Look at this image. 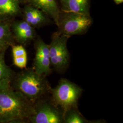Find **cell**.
<instances>
[{
	"label": "cell",
	"instance_id": "6da1fadb",
	"mask_svg": "<svg viewBox=\"0 0 123 123\" xmlns=\"http://www.w3.org/2000/svg\"><path fill=\"white\" fill-rule=\"evenodd\" d=\"M11 79L0 81V123H29L33 104L13 89Z\"/></svg>",
	"mask_w": 123,
	"mask_h": 123
},
{
	"label": "cell",
	"instance_id": "7a4b0ae2",
	"mask_svg": "<svg viewBox=\"0 0 123 123\" xmlns=\"http://www.w3.org/2000/svg\"><path fill=\"white\" fill-rule=\"evenodd\" d=\"M11 84L32 104L49 95L52 88L47 77L37 74L32 68L15 72L11 79Z\"/></svg>",
	"mask_w": 123,
	"mask_h": 123
},
{
	"label": "cell",
	"instance_id": "3957f363",
	"mask_svg": "<svg viewBox=\"0 0 123 123\" xmlns=\"http://www.w3.org/2000/svg\"><path fill=\"white\" fill-rule=\"evenodd\" d=\"M83 91V89L77 84L62 79L55 87L52 88L50 95L53 102L64 113L72 107L78 106Z\"/></svg>",
	"mask_w": 123,
	"mask_h": 123
},
{
	"label": "cell",
	"instance_id": "277c9868",
	"mask_svg": "<svg viewBox=\"0 0 123 123\" xmlns=\"http://www.w3.org/2000/svg\"><path fill=\"white\" fill-rule=\"evenodd\" d=\"M61 13L57 25L58 31L69 37L85 33L92 24L89 13Z\"/></svg>",
	"mask_w": 123,
	"mask_h": 123
},
{
	"label": "cell",
	"instance_id": "5b68a950",
	"mask_svg": "<svg viewBox=\"0 0 123 123\" xmlns=\"http://www.w3.org/2000/svg\"><path fill=\"white\" fill-rule=\"evenodd\" d=\"M69 38L57 31L53 33L49 44L51 65L59 74L64 73L69 65L70 56L67 47Z\"/></svg>",
	"mask_w": 123,
	"mask_h": 123
},
{
	"label": "cell",
	"instance_id": "8992f818",
	"mask_svg": "<svg viewBox=\"0 0 123 123\" xmlns=\"http://www.w3.org/2000/svg\"><path fill=\"white\" fill-rule=\"evenodd\" d=\"M63 116V111L53 102L49 94L33 104L29 123H64Z\"/></svg>",
	"mask_w": 123,
	"mask_h": 123
},
{
	"label": "cell",
	"instance_id": "52a82bcc",
	"mask_svg": "<svg viewBox=\"0 0 123 123\" xmlns=\"http://www.w3.org/2000/svg\"><path fill=\"white\" fill-rule=\"evenodd\" d=\"M34 41L35 57L32 68L37 74L48 77L52 73L49 45L40 37H36Z\"/></svg>",
	"mask_w": 123,
	"mask_h": 123
},
{
	"label": "cell",
	"instance_id": "ba28073f",
	"mask_svg": "<svg viewBox=\"0 0 123 123\" xmlns=\"http://www.w3.org/2000/svg\"><path fill=\"white\" fill-rule=\"evenodd\" d=\"M11 27L15 41L23 46L30 44L36 38L35 28L24 20L11 22Z\"/></svg>",
	"mask_w": 123,
	"mask_h": 123
},
{
	"label": "cell",
	"instance_id": "9c48e42d",
	"mask_svg": "<svg viewBox=\"0 0 123 123\" xmlns=\"http://www.w3.org/2000/svg\"><path fill=\"white\" fill-rule=\"evenodd\" d=\"M23 12V20L35 28L44 26L51 22L47 17V15L31 5L26 6Z\"/></svg>",
	"mask_w": 123,
	"mask_h": 123
},
{
	"label": "cell",
	"instance_id": "30bf717a",
	"mask_svg": "<svg viewBox=\"0 0 123 123\" xmlns=\"http://www.w3.org/2000/svg\"><path fill=\"white\" fill-rule=\"evenodd\" d=\"M26 2L41 10L57 25L61 12L56 0H27Z\"/></svg>",
	"mask_w": 123,
	"mask_h": 123
},
{
	"label": "cell",
	"instance_id": "8fae6325",
	"mask_svg": "<svg viewBox=\"0 0 123 123\" xmlns=\"http://www.w3.org/2000/svg\"><path fill=\"white\" fill-rule=\"evenodd\" d=\"M20 11L18 0H0V21L11 22Z\"/></svg>",
	"mask_w": 123,
	"mask_h": 123
},
{
	"label": "cell",
	"instance_id": "7c38bea8",
	"mask_svg": "<svg viewBox=\"0 0 123 123\" xmlns=\"http://www.w3.org/2000/svg\"><path fill=\"white\" fill-rule=\"evenodd\" d=\"M15 41L11 22L0 21V53H6L10 47L15 44Z\"/></svg>",
	"mask_w": 123,
	"mask_h": 123
},
{
	"label": "cell",
	"instance_id": "4fadbf2b",
	"mask_svg": "<svg viewBox=\"0 0 123 123\" xmlns=\"http://www.w3.org/2000/svg\"><path fill=\"white\" fill-rule=\"evenodd\" d=\"M65 12L89 13V0H59Z\"/></svg>",
	"mask_w": 123,
	"mask_h": 123
},
{
	"label": "cell",
	"instance_id": "5bb4252c",
	"mask_svg": "<svg viewBox=\"0 0 123 123\" xmlns=\"http://www.w3.org/2000/svg\"><path fill=\"white\" fill-rule=\"evenodd\" d=\"M64 123H103L101 120H88L79 112L78 106L72 107L64 112Z\"/></svg>",
	"mask_w": 123,
	"mask_h": 123
},
{
	"label": "cell",
	"instance_id": "9a60e30c",
	"mask_svg": "<svg viewBox=\"0 0 123 123\" xmlns=\"http://www.w3.org/2000/svg\"><path fill=\"white\" fill-rule=\"evenodd\" d=\"M5 53H0V81L6 78H12L15 73L6 65L5 60Z\"/></svg>",
	"mask_w": 123,
	"mask_h": 123
},
{
	"label": "cell",
	"instance_id": "2e32d148",
	"mask_svg": "<svg viewBox=\"0 0 123 123\" xmlns=\"http://www.w3.org/2000/svg\"><path fill=\"white\" fill-rule=\"evenodd\" d=\"M11 47L12 48L13 57L27 56L26 50L25 49L24 46L22 45L15 44L12 45Z\"/></svg>",
	"mask_w": 123,
	"mask_h": 123
},
{
	"label": "cell",
	"instance_id": "e0dca14e",
	"mask_svg": "<svg viewBox=\"0 0 123 123\" xmlns=\"http://www.w3.org/2000/svg\"><path fill=\"white\" fill-rule=\"evenodd\" d=\"M13 64L18 68L23 69L26 68L27 64V56L13 57Z\"/></svg>",
	"mask_w": 123,
	"mask_h": 123
},
{
	"label": "cell",
	"instance_id": "ac0fdd59",
	"mask_svg": "<svg viewBox=\"0 0 123 123\" xmlns=\"http://www.w3.org/2000/svg\"><path fill=\"white\" fill-rule=\"evenodd\" d=\"M114 2L117 4H119L122 3L123 2V0H114Z\"/></svg>",
	"mask_w": 123,
	"mask_h": 123
},
{
	"label": "cell",
	"instance_id": "d6986e66",
	"mask_svg": "<svg viewBox=\"0 0 123 123\" xmlns=\"http://www.w3.org/2000/svg\"><path fill=\"white\" fill-rule=\"evenodd\" d=\"M19 1H20V2H26V1H27V0H18Z\"/></svg>",
	"mask_w": 123,
	"mask_h": 123
}]
</instances>
